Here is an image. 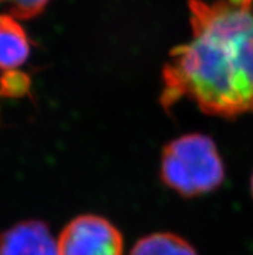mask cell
Segmentation results:
<instances>
[{
	"instance_id": "cell-1",
	"label": "cell",
	"mask_w": 253,
	"mask_h": 255,
	"mask_svg": "<svg viewBox=\"0 0 253 255\" xmlns=\"http://www.w3.org/2000/svg\"><path fill=\"white\" fill-rule=\"evenodd\" d=\"M191 38L169 52L161 104L187 99L203 113H253V0H189Z\"/></svg>"
},
{
	"instance_id": "cell-2",
	"label": "cell",
	"mask_w": 253,
	"mask_h": 255,
	"mask_svg": "<svg viewBox=\"0 0 253 255\" xmlns=\"http://www.w3.org/2000/svg\"><path fill=\"white\" fill-rule=\"evenodd\" d=\"M161 179L182 197L216 191L225 180V166L215 141L203 133H187L164 146Z\"/></svg>"
},
{
	"instance_id": "cell-3",
	"label": "cell",
	"mask_w": 253,
	"mask_h": 255,
	"mask_svg": "<svg viewBox=\"0 0 253 255\" xmlns=\"http://www.w3.org/2000/svg\"><path fill=\"white\" fill-rule=\"evenodd\" d=\"M123 236L98 215H81L65 227L57 240L58 255H123Z\"/></svg>"
},
{
	"instance_id": "cell-4",
	"label": "cell",
	"mask_w": 253,
	"mask_h": 255,
	"mask_svg": "<svg viewBox=\"0 0 253 255\" xmlns=\"http://www.w3.org/2000/svg\"><path fill=\"white\" fill-rule=\"evenodd\" d=\"M0 255H58L48 224L23 220L0 233Z\"/></svg>"
},
{
	"instance_id": "cell-5",
	"label": "cell",
	"mask_w": 253,
	"mask_h": 255,
	"mask_svg": "<svg viewBox=\"0 0 253 255\" xmlns=\"http://www.w3.org/2000/svg\"><path fill=\"white\" fill-rule=\"evenodd\" d=\"M30 39L21 23L10 14L0 13V69L19 68L30 56Z\"/></svg>"
},
{
	"instance_id": "cell-6",
	"label": "cell",
	"mask_w": 253,
	"mask_h": 255,
	"mask_svg": "<svg viewBox=\"0 0 253 255\" xmlns=\"http://www.w3.org/2000/svg\"><path fill=\"white\" fill-rule=\"evenodd\" d=\"M131 255H198V253L182 237L159 232L138 240Z\"/></svg>"
},
{
	"instance_id": "cell-7",
	"label": "cell",
	"mask_w": 253,
	"mask_h": 255,
	"mask_svg": "<svg viewBox=\"0 0 253 255\" xmlns=\"http://www.w3.org/2000/svg\"><path fill=\"white\" fill-rule=\"evenodd\" d=\"M31 79L25 71L5 70L0 75V97H23L30 92Z\"/></svg>"
},
{
	"instance_id": "cell-8",
	"label": "cell",
	"mask_w": 253,
	"mask_h": 255,
	"mask_svg": "<svg viewBox=\"0 0 253 255\" xmlns=\"http://www.w3.org/2000/svg\"><path fill=\"white\" fill-rule=\"evenodd\" d=\"M51 0H0V5L8 9V14L17 19H31L39 16Z\"/></svg>"
},
{
	"instance_id": "cell-9",
	"label": "cell",
	"mask_w": 253,
	"mask_h": 255,
	"mask_svg": "<svg viewBox=\"0 0 253 255\" xmlns=\"http://www.w3.org/2000/svg\"><path fill=\"white\" fill-rule=\"evenodd\" d=\"M251 191H252V196H253V174H252V179H251Z\"/></svg>"
}]
</instances>
